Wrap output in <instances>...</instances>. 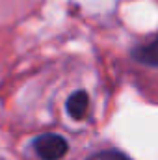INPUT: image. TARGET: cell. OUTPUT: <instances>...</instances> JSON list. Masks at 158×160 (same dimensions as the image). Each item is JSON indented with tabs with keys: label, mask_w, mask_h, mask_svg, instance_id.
Segmentation results:
<instances>
[{
	"label": "cell",
	"mask_w": 158,
	"mask_h": 160,
	"mask_svg": "<svg viewBox=\"0 0 158 160\" xmlns=\"http://www.w3.org/2000/svg\"><path fill=\"white\" fill-rule=\"evenodd\" d=\"M87 160H132L130 157H126L125 153H121V151H99V153H95V155H91Z\"/></svg>",
	"instance_id": "obj_4"
},
{
	"label": "cell",
	"mask_w": 158,
	"mask_h": 160,
	"mask_svg": "<svg viewBox=\"0 0 158 160\" xmlns=\"http://www.w3.org/2000/svg\"><path fill=\"white\" fill-rule=\"evenodd\" d=\"M87 110H89V95L84 91V89H78L75 93L69 95L67 99V112L73 119H84L87 116Z\"/></svg>",
	"instance_id": "obj_3"
},
{
	"label": "cell",
	"mask_w": 158,
	"mask_h": 160,
	"mask_svg": "<svg viewBox=\"0 0 158 160\" xmlns=\"http://www.w3.org/2000/svg\"><path fill=\"white\" fill-rule=\"evenodd\" d=\"M34 149L41 160H60L67 155L69 145L63 136L54 134V132H45L36 138Z\"/></svg>",
	"instance_id": "obj_1"
},
{
	"label": "cell",
	"mask_w": 158,
	"mask_h": 160,
	"mask_svg": "<svg viewBox=\"0 0 158 160\" xmlns=\"http://www.w3.org/2000/svg\"><path fill=\"white\" fill-rule=\"evenodd\" d=\"M132 60L149 67H158V36L145 45H138L130 52Z\"/></svg>",
	"instance_id": "obj_2"
}]
</instances>
